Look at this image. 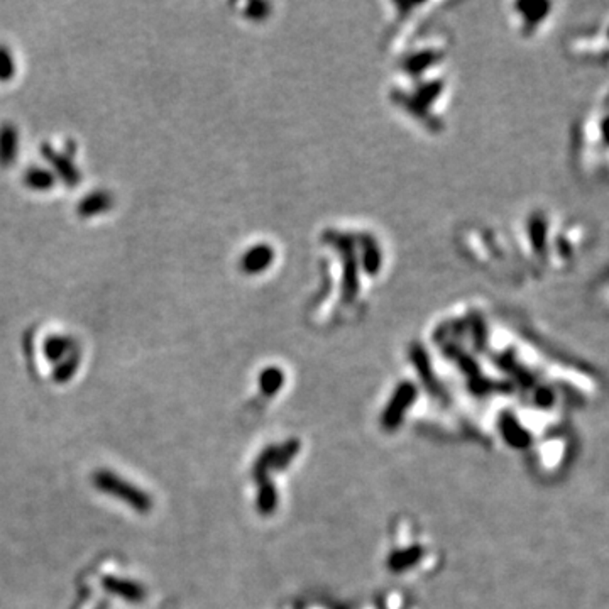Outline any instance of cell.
<instances>
[{
  "label": "cell",
  "mask_w": 609,
  "mask_h": 609,
  "mask_svg": "<svg viewBox=\"0 0 609 609\" xmlns=\"http://www.w3.org/2000/svg\"><path fill=\"white\" fill-rule=\"evenodd\" d=\"M579 147L584 168L594 169L596 161L601 159L603 156L609 158V100L604 106L582 117Z\"/></svg>",
  "instance_id": "obj_1"
},
{
  "label": "cell",
  "mask_w": 609,
  "mask_h": 609,
  "mask_svg": "<svg viewBox=\"0 0 609 609\" xmlns=\"http://www.w3.org/2000/svg\"><path fill=\"white\" fill-rule=\"evenodd\" d=\"M576 45L577 53L582 56V59L604 64L609 69V21L599 25V29L582 33Z\"/></svg>",
  "instance_id": "obj_2"
}]
</instances>
